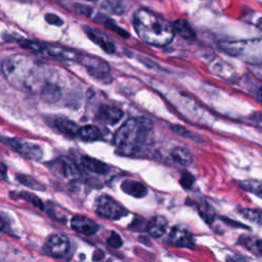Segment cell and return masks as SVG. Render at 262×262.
I'll return each mask as SVG.
<instances>
[{"mask_svg":"<svg viewBox=\"0 0 262 262\" xmlns=\"http://www.w3.org/2000/svg\"><path fill=\"white\" fill-rule=\"evenodd\" d=\"M132 22L136 34L151 45L165 46L175 35L172 24L145 8L135 10Z\"/></svg>","mask_w":262,"mask_h":262,"instance_id":"cell-1","label":"cell"},{"mask_svg":"<svg viewBox=\"0 0 262 262\" xmlns=\"http://www.w3.org/2000/svg\"><path fill=\"white\" fill-rule=\"evenodd\" d=\"M1 70L7 82L18 88L32 89L35 84L41 82V65L26 54L5 57L1 64Z\"/></svg>","mask_w":262,"mask_h":262,"instance_id":"cell-2","label":"cell"},{"mask_svg":"<svg viewBox=\"0 0 262 262\" xmlns=\"http://www.w3.org/2000/svg\"><path fill=\"white\" fill-rule=\"evenodd\" d=\"M153 122L148 118H131L116 131L114 144L118 152L125 156L139 153L148 142L152 133Z\"/></svg>","mask_w":262,"mask_h":262,"instance_id":"cell-3","label":"cell"},{"mask_svg":"<svg viewBox=\"0 0 262 262\" xmlns=\"http://www.w3.org/2000/svg\"><path fill=\"white\" fill-rule=\"evenodd\" d=\"M19 43L21 47L31 52L40 54L43 57H47V59L80 63V60L82 57V54L76 52L75 50L63 47L60 45L49 44V43L32 41V40H20Z\"/></svg>","mask_w":262,"mask_h":262,"instance_id":"cell-4","label":"cell"},{"mask_svg":"<svg viewBox=\"0 0 262 262\" xmlns=\"http://www.w3.org/2000/svg\"><path fill=\"white\" fill-rule=\"evenodd\" d=\"M95 211L98 216L109 220H119L128 214V211L109 196H99L95 200Z\"/></svg>","mask_w":262,"mask_h":262,"instance_id":"cell-5","label":"cell"},{"mask_svg":"<svg viewBox=\"0 0 262 262\" xmlns=\"http://www.w3.org/2000/svg\"><path fill=\"white\" fill-rule=\"evenodd\" d=\"M5 144H7L9 148L22 155L23 157L38 161L43 156V151L40 145L34 142H30L26 139L13 137V138H6L4 139Z\"/></svg>","mask_w":262,"mask_h":262,"instance_id":"cell-6","label":"cell"},{"mask_svg":"<svg viewBox=\"0 0 262 262\" xmlns=\"http://www.w3.org/2000/svg\"><path fill=\"white\" fill-rule=\"evenodd\" d=\"M49 169L61 178L76 179L80 176L79 168L67 158H59L48 163Z\"/></svg>","mask_w":262,"mask_h":262,"instance_id":"cell-7","label":"cell"},{"mask_svg":"<svg viewBox=\"0 0 262 262\" xmlns=\"http://www.w3.org/2000/svg\"><path fill=\"white\" fill-rule=\"evenodd\" d=\"M89 74L97 79H107L110 74V67L99 57L83 54L80 63Z\"/></svg>","mask_w":262,"mask_h":262,"instance_id":"cell-8","label":"cell"},{"mask_svg":"<svg viewBox=\"0 0 262 262\" xmlns=\"http://www.w3.org/2000/svg\"><path fill=\"white\" fill-rule=\"evenodd\" d=\"M169 242L174 246L181 247V248H194L195 246V239L190 229L180 225L174 226L171 229Z\"/></svg>","mask_w":262,"mask_h":262,"instance_id":"cell-9","label":"cell"},{"mask_svg":"<svg viewBox=\"0 0 262 262\" xmlns=\"http://www.w3.org/2000/svg\"><path fill=\"white\" fill-rule=\"evenodd\" d=\"M46 249L54 257H64L70 249L69 239L61 234L50 235L46 240Z\"/></svg>","mask_w":262,"mask_h":262,"instance_id":"cell-10","label":"cell"},{"mask_svg":"<svg viewBox=\"0 0 262 262\" xmlns=\"http://www.w3.org/2000/svg\"><path fill=\"white\" fill-rule=\"evenodd\" d=\"M83 28H84V32L86 33V35L88 36L89 39H91L101 49L105 50L106 52L110 54L116 51L115 43L107 34L97 30V29H94L88 26H84Z\"/></svg>","mask_w":262,"mask_h":262,"instance_id":"cell-11","label":"cell"},{"mask_svg":"<svg viewBox=\"0 0 262 262\" xmlns=\"http://www.w3.org/2000/svg\"><path fill=\"white\" fill-rule=\"evenodd\" d=\"M71 226L79 234L85 236H93L99 229V225L95 221L82 215H76L73 217L71 220Z\"/></svg>","mask_w":262,"mask_h":262,"instance_id":"cell-12","label":"cell"},{"mask_svg":"<svg viewBox=\"0 0 262 262\" xmlns=\"http://www.w3.org/2000/svg\"><path fill=\"white\" fill-rule=\"evenodd\" d=\"M52 125L60 133L64 135H67L70 137H76L79 134L80 128L78 127V125L67 118L56 117L53 119Z\"/></svg>","mask_w":262,"mask_h":262,"instance_id":"cell-13","label":"cell"},{"mask_svg":"<svg viewBox=\"0 0 262 262\" xmlns=\"http://www.w3.org/2000/svg\"><path fill=\"white\" fill-rule=\"evenodd\" d=\"M168 227V221L163 216H154L147 224V231L153 238H161Z\"/></svg>","mask_w":262,"mask_h":262,"instance_id":"cell-14","label":"cell"},{"mask_svg":"<svg viewBox=\"0 0 262 262\" xmlns=\"http://www.w3.org/2000/svg\"><path fill=\"white\" fill-rule=\"evenodd\" d=\"M123 115L124 114L120 109L115 107L103 106L98 110V118L106 124L110 125L118 123L122 119Z\"/></svg>","mask_w":262,"mask_h":262,"instance_id":"cell-15","label":"cell"},{"mask_svg":"<svg viewBox=\"0 0 262 262\" xmlns=\"http://www.w3.org/2000/svg\"><path fill=\"white\" fill-rule=\"evenodd\" d=\"M121 190L125 194L133 198H143L148 194V190L144 184L133 179H127L123 181L121 184Z\"/></svg>","mask_w":262,"mask_h":262,"instance_id":"cell-16","label":"cell"},{"mask_svg":"<svg viewBox=\"0 0 262 262\" xmlns=\"http://www.w3.org/2000/svg\"><path fill=\"white\" fill-rule=\"evenodd\" d=\"M40 97L46 103L53 104L62 97V90L59 86L53 83H46L40 89Z\"/></svg>","mask_w":262,"mask_h":262,"instance_id":"cell-17","label":"cell"},{"mask_svg":"<svg viewBox=\"0 0 262 262\" xmlns=\"http://www.w3.org/2000/svg\"><path fill=\"white\" fill-rule=\"evenodd\" d=\"M81 163L84 168L96 174H107L110 170V167L106 163L88 156H84L81 159Z\"/></svg>","mask_w":262,"mask_h":262,"instance_id":"cell-18","label":"cell"},{"mask_svg":"<svg viewBox=\"0 0 262 262\" xmlns=\"http://www.w3.org/2000/svg\"><path fill=\"white\" fill-rule=\"evenodd\" d=\"M170 156L174 162L181 166H188L193 162V154L182 147L174 148L171 151Z\"/></svg>","mask_w":262,"mask_h":262,"instance_id":"cell-19","label":"cell"},{"mask_svg":"<svg viewBox=\"0 0 262 262\" xmlns=\"http://www.w3.org/2000/svg\"><path fill=\"white\" fill-rule=\"evenodd\" d=\"M239 244L255 255H262V240L249 236H242L239 239Z\"/></svg>","mask_w":262,"mask_h":262,"instance_id":"cell-20","label":"cell"},{"mask_svg":"<svg viewBox=\"0 0 262 262\" xmlns=\"http://www.w3.org/2000/svg\"><path fill=\"white\" fill-rule=\"evenodd\" d=\"M173 27H174V31H175V33L180 35L182 38L190 39V40L195 39L196 34L193 30V28L191 27V25L188 24L186 21L177 20L176 22L173 23Z\"/></svg>","mask_w":262,"mask_h":262,"instance_id":"cell-21","label":"cell"},{"mask_svg":"<svg viewBox=\"0 0 262 262\" xmlns=\"http://www.w3.org/2000/svg\"><path fill=\"white\" fill-rule=\"evenodd\" d=\"M78 136L84 141H94L100 138L101 133L97 127L92 125H86L80 128Z\"/></svg>","mask_w":262,"mask_h":262,"instance_id":"cell-22","label":"cell"},{"mask_svg":"<svg viewBox=\"0 0 262 262\" xmlns=\"http://www.w3.org/2000/svg\"><path fill=\"white\" fill-rule=\"evenodd\" d=\"M17 180L23 184L24 186L28 188H32L35 191H45V186L39 181H37L35 178L29 176V175H23V174H19L17 175Z\"/></svg>","mask_w":262,"mask_h":262,"instance_id":"cell-23","label":"cell"},{"mask_svg":"<svg viewBox=\"0 0 262 262\" xmlns=\"http://www.w3.org/2000/svg\"><path fill=\"white\" fill-rule=\"evenodd\" d=\"M241 186L245 191L262 198V181L256 179H247L241 182Z\"/></svg>","mask_w":262,"mask_h":262,"instance_id":"cell-24","label":"cell"},{"mask_svg":"<svg viewBox=\"0 0 262 262\" xmlns=\"http://www.w3.org/2000/svg\"><path fill=\"white\" fill-rule=\"evenodd\" d=\"M19 197L23 200H25L26 202H28L29 204H31L32 206H34L35 208L39 209V210H44V204H43V202L35 195L29 193V192H22Z\"/></svg>","mask_w":262,"mask_h":262,"instance_id":"cell-25","label":"cell"},{"mask_svg":"<svg viewBox=\"0 0 262 262\" xmlns=\"http://www.w3.org/2000/svg\"><path fill=\"white\" fill-rule=\"evenodd\" d=\"M99 22L101 23V25L105 26V27L108 28V29H110L111 31L115 32L116 34L120 35L122 38H128V37H129V34H128L126 31H124L122 28H120V27H119L117 24H116L113 20L108 19V18H104L103 20L99 21Z\"/></svg>","mask_w":262,"mask_h":262,"instance_id":"cell-26","label":"cell"},{"mask_svg":"<svg viewBox=\"0 0 262 262\" xmlns=\"http://www.w3.org/2000/svg\"><path fill=\"white\" fill-rule=\"evenodd\" d=\"M240 214L246 218V219L262 223V211L256 209H243L240 211Z\"/></svg>","mask_w":262,"mask_h":262,"instance_id":"cell-27","label":"cell"},{"mask_svg":"<svg viewBox=\"0 0 262 262\" xmlns=\"http://www.w3.org/2000/svg\"><path fill=\"white\" fill-rule=\"evenodd\" d=\"M179 183L181 184L184 190H191L195 183V177L190 172H183L179 179Z\"/></svg>","mask_w":262,"mask_h":262,"instance_id":"cell-28","label":"cell"},{"mask_svg":"<svg viewBox=\"0 0 262 262\" xmlns=\"http://www.w3.org/2000/svg\"><path fill=\"white\" fill-rule=\"evenodd\" d=\"M107 243L110 247H112V248H120L123 244V241H122L121 237L117 234V232L113 231L111 236L108 238Z\"/></svg>","mask_w":262,"mask_h":262,"instance_id":"cell-29","label":"cell"},{"mask_svg":"<svg viewBox=\"0 0 262 262\" xmlns=\"http://www.w3.org/2000/svg\"><path fill=\"white\" fill-rule=\"evenodd\" d=\"M45 20L50 25H54V26H62L64 24V21L60 17H57V16H55V14H52V13L46 14Z\"/></svg>","mask_w":262,"mask_h":262,"instance_id":"cell-30","label":"cell"},{"mask_svg":"<svg viewBox=\"0 0 262 262\" xmlns=\"http://www.w3.org/2000/svg\"><path fill=\"white\" fill-rule=\"evenodd\" d=\"M171 129H173V131H175L177 134H179L181 136L193 138V133L191 132V131H188L187 129H185L182 126H173V127H171Z\"/></svg>","mask_w":262,"mask_h":262,"instance_id":"cell-31","label":"cell"},{"mask_svg":"<svg viewBox=\"0 0 262 262\" xmlns=\"http://www.w3.org/2000/svg\"><path fill=\"white\" fill-rule=\"evenodd\" d=\"M105 258V252L104 251H101L99 249L95 250L94 253H93V256H92V259L94 261H100V260H103Z\"/></svg>","mask_w":262,"mask_h":262,"instance_id":"cell-32","label":"cell"},{"mask_svg":"<svg viewBox=\"0 0 262 262\" xmlns=\"http://www.w3.org/2000/svg\"><path fill=\"white\" fill-rule=\"evenodd\" d=\"M257 97H258V99H259L260 103L262 104V89H260V90L258 91V93H257Z\"/></svg>","mask_w":262,"mask_h":262,"instance_id":"cell-33","label":"cell"},{"mask_svg":"<svg viewBox=\"0 0 262 262\" xmlns=\"http://www.w3.org/2000/svg\"><path fill=\"white\" fill-rule=\"evenodd\" d=\"M5 166H4V164H2V177L3 178H5Z\"/></svg>","mask_w":262,"mask_h":262,"instance_id":"cell-34","label":"cell"},{"mask_svg":"<svg viewBox=\"0 0 262 262\" xmlns=\"http://www.w3.org/2000/svg\"><path fill=\"white\" fill-rule=\"evenodd\" d=\"M259 29L262 31V21L259 23Z\"/></svg>","mask_w":262,"mask_h":262,"instance_id":"cell-35","label":"cell"},{"mask_svg":"<svg viewBox=\"0 0 262 262\" xmlns=\"http://www.w3.org/2000/svg\"><path fill=\"white\" fill-rule=\"evenodd\" d=\"M18 1H25V2H27V1H31V0H18Z\"/></svg>","mask_w":262,"mask_h":262,"instance_id":"cell-36","label":"cell"},{"mask_svg":"<svg viewBox=\"0 0 262 262\" xmlns=\"http://www.w3.org/2000/svg\"><path fill=\"white\" fill-rule=\"evenodd\" d=\"M227 262H236V261H234V260H231V259H227Z\"/></svg>","mask_w":262,"mask_h":262,"instance_id":"cell-37","label":"cell"},{"mask_svg":"<svg viewBox=\"0 0 262 262\" xmlns=\"http://www.w3.org/2000/svg\"><path fill=\"white\" fill-rule=\"evenodd\" d=\"M86 1H91V0H86Z\"/></svg>","mask_w":262,"mask_h":262,"instance_id":"cell-38","label":"cell"}]
</instances>
